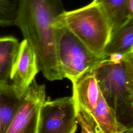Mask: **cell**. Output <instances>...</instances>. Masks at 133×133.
I'll use <instances>...</instances> for the list:
<instances>
[{
  "label": "cell",
  "instance_id": "ba28073f",
  "mask_svg": "<svg viewBox=\"0 0 133 133\" xmlns=\"http://www.w3.org/2000/svg\"><path fill=\"white\" fill-rule=\"evenodd\" d=\"M76 113L83 116L89 114L95 107L100 91L92 70L72 82Z\"/></svg>",
  "mask_w": 133,
  "mask_h": 133
},
{
  "label": "cell",
  "instance_id": "52a82bcc",
  "mask_svg": "<svg viewBox=\"0 0 133 133\" xmlns=\"http://www.w3.org/2000/svg\"><path fill=\"white\" fill-rule=\"evenodd\" d=\"M39 71L35 53L28 41L24 39L19 44L10 74V83L25 91Z\"/></svg>",
  "mask_w": 133,
  "mask_h": 133
},
{
  "label": "cell",
  "instance_id": "9a60e30c",
  "mask_svg": "<svg viewBox=\"0 0 133 133\" xmlns=\"http://www.w3.org/2000/svg\"><path fill=\"white\" fill-rule=\"evenodd\" d=\"M76 118L77 123L81 127V133H95L80 112L76 113Z\"/></svg>",
  "mask_w": 133,
  "mask_h": 133
},
{
  "label": "cell",
  "instance_id": "3957f363",
  "mask_svg": "<svg viewBox=\"0 0 133 133\" xmlns=\"http://www.w3.org/2000/svg\"><path fill=\"white\" fill-rule=\"evenodd\" d=\"M72 33L87 48L101 58L111 34V28L103 12L94 1L82 8L64 10L55 21ZM102 59V58H101Z\"/></svg>",
  "mask_w": 133,
  "mask_h": 133
},
{
  "label": "cell",
  "instance_id": "9c48e42d",
  "mask_svg": "<svg viewBox=\"0 0 133 133\" xmlns=\"http://www.w3.org/2000/svg\"><path fill=\"white\" fill-rule=\"evenodd\" d=\"M83 117L95 133H121L128 128L117 121L101 92L93 110Z\"/></svg>",
  "mask_w": 133,
  "mask_h": 133
},
{
  "label": "cell",
  "instance_id": "8fae6325",
  "mask_svg": "<svg viewBox=\"0 0 133 133\" xmlns=\"http://www.w3.org/2000/svg\"><path fill=\"white\" fill-rule=\"evenodd\" d=\"M108 20L111 33L133 18V0H93Z\"/></svg>",
  "mask_w": 133,
  "mask_h": 133
},
{
  "label": "cell",
  "instance_id": "2e32d148",
  "mask_svg": "<svg viewBox=\"0 0 133 133\" xmlns=\"http://www.w3.org/2000/svg\"><path fill=\"white\" fill-rule=\"evenodd\" d=\"M121 133H133V128H128Z\"/></svg>",
  "mask_w": 133,
  "mask_h": 133
},
{
  "label": "cell",
  "instance_id": "5bb4252c",
  "mask_svg": "<svg viewBox=\"0 0 133 133\" xmlns=\"http://www.w3.org/2000/svg\"><path fill=\"white\" fill-rule=\"evenodd\" d=\"M20 0H0V26L15 25Z\"/></svg>",
  "mask_w": 133,
  "mask_h": 133
},
{
  "label": "cell",
  "instance_id": "6da1fadb",
  "mask_svg": "<svg viewBox=\"0 0 133 133\" xmlns=\"http://www.w3.org/2000/svg\"><path fill=\"white\" fill-rule=\"evenodd\" d=\"M61 0H20L15 23L34 50L48 80H61L56 54L55 21L64 11Z\"/></svg>",
  "mask_w": 133,
  "mask_h": 133
},
{
  "label": "cell",
  "instance_id": "4fadbf2b",
  "mask_svg": "<svg viewBox=\"0 0 133 133\" xmlns=\"http://www.w3.org/2000/svg\"><path fill=\"white\" fill-rule=\"evenodd\" d=\"M19 44L14 37H0V83H11L10 74Z\"/></svg>",
  "mask_w": 133,
  "mask_h": 133
},
{
  "label": "cell",
  "instance_id": "5b68a950",
  "mask_svg": "<svg viewBox=\"0 0 133 133\" xmlns=\"http://www.w3.org/2000/svg\"><path fill=\"white\" fill-rule=\"evenodd\" d=\"M77 121L72 97L45 100L41 105L37 133H75Z\"/></svg>",
  "mask_w": 133,
  "mask_h": 133
},
{
  "label": "cell",
  "instance_id": "8992f818",
  "mask_svg": "<svg viewBox=\"0 0 133 133\" xmlns=\"http://www.w3.org/2000/svg\"><path fill=\"white\" fill-rule=\"evenodd\" d=\"M46 100L45 85L34 79L25 90L23 101L5 133H37L39 109Z\"/></svg>",
  "mask_w": 133,
  "mask_h": 133
},
{
  "label": "cell",
  "instance_id": "277c9868",
  "mask_svg": "<svg viewBox=\"0 0 133 133\" xmlns=\"http://www.w3.org/2000/svg\"><path fill=\"white\" fill-rule=\"evenodd\" d=\"M56 54L62 78L72 82L91 70L102 59L92 52L68 29L57 26Z\"/></svg>",
  "mask_w": 133,
  "mask_h": 133
},
{
  "label": "cell",
  "instance_id": "30bf717a",
  "mask_svg": "<svg viewBox=\"0 0 133 133\" xmlns=\"http://www.w3.org/2000/svg\"><path fill=\"white\" fill-rule=\"evenodd\" d=\"M25 92L11 83H0V133H5L23 101Z\"/></svg>",
  "mask_w": 133,
  "mask_h": 133
},
{
  "label": "cell",
  "instance_id": "7c38bea8",
  "mask_svg": "<svg viewBox=\"0 0 133 133\" xmlns=\"http://www.w3.org/2000/svg\"><path fill=\"white\" fill-rule=\"evenodd\" d=\"M133 52V18L111 34L102 56V60Z\"/></svg>",
  "mask_w": 133,
  "mask_h": 133
},
{
  "label": "cell",
  "instance_id": "7a4b0ae2",
  "mask_svg": "<svg viewBox=\"0 0 133 133\" xmlns=\"http://www.w3.org/2000/svg\"><path fill=\"white\" fill-rule=\"evenodd\" d=\"M92 71L117 121L133 128V52L102 60Z\"/></svg>",
  "mask_w": 133,
  "mask_h": 133
}]
</instances>
